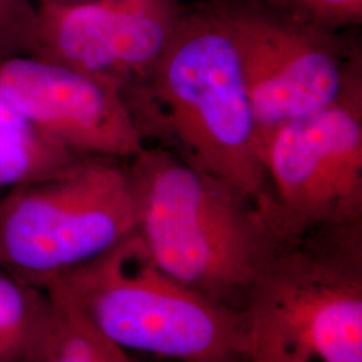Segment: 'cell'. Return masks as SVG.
I'll use <instances>...</instances> for the list:
<instances>
[{
    "instance_id": "1",
    "label": "cell",
    "mask_w": 362,
    "mask_h": 362,
    "mask_svg": "<svg viewBox=\"0 0 362 362\" xmlns=\"http://www.w3.org/2000/svg\"><path fill=\"white\" fill-rule=\"evenodd\" d=\"M121 94L144 145L270 203L228 3L180 11L155 65Z\"/></svg>"
},
{
    "instance_id": "2",
    "label": "cell",
    "mask_w": 362,
    "mask_h": 362,
    "mask_svg": "<svg viewBox=\"0 0 362 362\" xmlns=\"http://www.w3.org/2000/svg\"><path fill=\"white\" fill-rule=\"evenodd\" d=\"M129 160L134 231L156 264L220 306L245 313L276 239L260 204L165 149L145 145Z\"/></svg>"
},
{
    "instance_id": "3",
    "label": "cell",
    "mask_w": 362,
    "mask_h": 362,
    "mask_svg": "<svg viewBox=\"0 0 362 362\" xmlns=\"http://www.w3.org/2000/svg\"><path fill=\"white\" fill-rule=\"evenodd\" d=\"M276 233L247 302L259 362H362V221Z\"/></svg>"
},
{
    "instance_id": "4",
    "label": "cell",
    "mask_w": 362,
    "mask_h": 362,
    "mask_svg": "<svg viewBox=\"0 0 362 362\" xmlns=\"http://www.w3.org/2000/svg\"><path fill=\"white\" fill-rule=\"evenodd\" d=\"M52 287L128 353L177 362H242L248 356L246 314L163 272L136 231Z\"/></svg>"
},
{
    "instance_id": "5",
    "label": "cell",
    "mask_w": 362,
    "mask_h": 362,
    "mask_svg": "<svg viewBox=\"0 0 362 362\" xmlns=\"http://www.w3.org/2000/svg\"><path fill=\"white\" fill-rule=\"evenodd\" d=\"M134 228L127 167L86 156L54 176L0 194V272L47 291Z\"/></svg>"
},
{
    "instance_id": "6",
    "label": "cell",
    "mask_w": 362,
    "mask_h": 362,
    "mask_svg": "<svg viewBox=\"0 0 362 362\" xmlns=\"http://www.w3.org/2000/svg\"><path fill=\"white\" fill-rule=\"evenodd\" d=\"M272 228L296 235L362 221L361 88L274 130L260 148Z\"/></svg>"
},
{
    "instance_id": "7",
    "label": "cell",
    "mask_w": 362,
    "mask_h": 362,
    "mask_svg": "<svg viewBox=\"0 0 362 362\" xmlns=\"http://www.w3.org/2000/svg\"><path fill=\"white\" fill-rule=\"evenodd\" d=\"M230 13L259 149L274 130L361 88L333 31L260 6L230 4Z\"/></svg>"
},
{
    "instance_id": "8",
    "label": "cell",
    "mask_w": 362,
    "mask_h": 362,
    "mask_svg": "<svg viewBox=\"0 0 362 362\" xmlns=\"http://www.w3.org/2000/svg\"><path fill=\"white\" fill-rule=\"evenodd\" d=\"M179 15L173 0H40L30 55L122 91L155 65Z\"/></svg>"
},
{
    "instance_id": "9",
    "label": "cell",
    "mask_w": 362,
    "mask_h": 362,
    "mask_svg": "<svg viewBox=\"0 0 362 362\" xmlns=\"http://www.w3.org/2000/svg\"><path fill=\"white\" fill-rule=\"evenodd\" d=\"M0 89L55 141L83 156L132 158L144 149L115 86L33 55L0 61Z\"/></svg>"
},
{
    "instance_id": "10",
    "label": "cell",
    "mask_w": 362,
    "mask_h": 362,
    "mask_svg": "<svg viewBox=\"0 0 362 362\" xmlns=\"http://www.w3.org/2000/svg\"><path fill=\"white\" fill-rule=\"evenodd\" d=\"M86 156L55 141L33 124L0 89V191L42 180Z\"/></svg>"
},
{
    "instance_id": "11",
    "label": "cell",
    "mask_w": 362,
    "mask_h": 362,
    "mask_svg": "<svg viewBox=\"0 0 362 362\" xmlns=\"http://www.w3.org/2000/svg\"><path fill=\"white\" fill-rule=\"evenodd\" d=\"M55 318L49 291L0 272V362L45 361Z\"/></svg>"
},
{
    "instance_id": "12",
    "label": "cell",
    "mask_w": 362,
    "mask_h": 362,
    "mask_svg": "<svg viewBox=\"0 0 362 362\" xmlns=\"http://www.w3.org/2000/svg\"><path fill=\"white\" fill-rule=\"evenodd\" d=\"M38 15L35 0H0V61L31 54Z\"/></svg>"
},
{
    "instance_id": "13",
    "label": "cell",
    "mask_w": 362,
    "mask_h": 362,
    "mask_svg": "<svg viewBox=\"0 0 362 362\" xmlns=\"http://www.w3.org/2000/svg\"><path fill=\"white\" fill-rule=\"evenodd\" d=\"M55 308V326L43 362H97L74 313L55 290H47Z\"/></svg>"
},
{
    "instance_id": "14",
    "label": "cell",
    "mask_w": 362,
    "mask_h": 362,
    "mask_svg": "<svg viewBox=\"0 0 362 362\" xmlns=\"http://www.w3.org/2000/svg\"><path fill=\"white\" fill-rule=\"evenodd\" d=\"M278 11L298 21L333 31L337 27L360 25L362 0H272Z\"/></svg>"
},
{
    "instance_id": "15",
    "label": "cell",
    "mask_w": 362,
    "mask_h": 362,
    "mask_svg": "<svg viewBox=\"0 0 362 362\" xmlns=\"http://www.w3.org/2000/svg\"><path fill=\"white\" fill-rule=\"evenodd\" d=\"M242 362H259V361H257V360H252V358H246V360H245V361H242Z\"/></svg>"
},
{
    "instance_id": "16",
    "label": "cell",
    "mask_w": 362,
    "mask_h": 362,
    "mask_svg": "<svg viewBox=\"0 0 362 362\" xmlns=\"http://www.w3.org/2000/svg\"><path fill=\"white\" fill-rule=\"evenodd\" d=\"M52 1H70V0H52Z\"/></svg>"
},
{
    "instance_id": "17",
    "label": "cell",
    "mask_w": 362,
    "mask_h": 362,
    "mask_svg": "<svg viewBox=\"0 0 362 362\" xmlns=\"http://www.w3.org/2000/svg\"><path fill=\"white\" fill-rule=\"evenodd\" d=\"M173 1H176V3H177V0H173Z\"/></svg>"
},
{
    "instance_id": "18",
    "label": "cell",
    "mask_w": 362,
    "mask_h": 362,
    "mask_svg": "<svg viewBox=\"0 0 362 362\" xmlns=\"http://www.w3.org/2000/svg\"><path fill=\"white\" fill-rule=\"evenodd\" d=\"M0 194H1V191H0Z\"/></svg>"
}]
</instances>
